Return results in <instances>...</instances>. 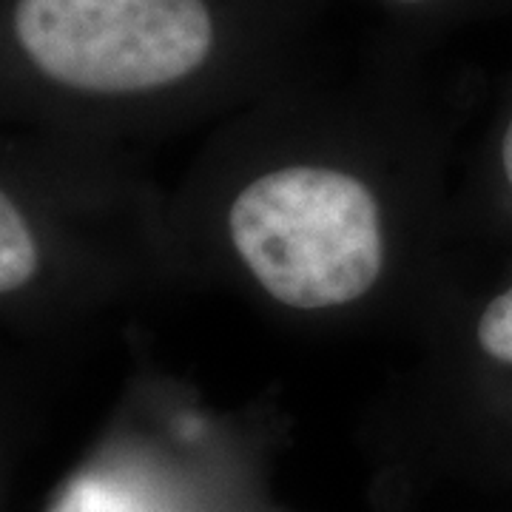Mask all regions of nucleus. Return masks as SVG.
I'll use <instances>...</instances> for the list:
<instances>
[{
  "mask_svg": "<svg viewBox=\"0 0 512 512\" xmlns=\"http://www.w3.org/2000/svg\"><path fill=\"white\" fill-rule=\"evenodd\" d=\"M49 512H157L143 495L109 476H80L60 493Z\"/></svg>",
  "mask_w": 512,
  "mask_h": 512,
  "instance_id": "20e7f679",
  "label": "nucleus"
},
{
  "mask_svg": "<svg viewBox=\"0 0 512 512\" xmlns=\"http://www.w3.org/2000/svg\"><path fill=\"white\" fill-rule=\"evenodd\" d=\"M231 239L256 282L299 311L339 308L382 274L379 205L356 177L293 165L242 188Z\"/></svg>",
  "mask_w": 512,
  "mask_h": 512,
  "instance_id": "f257e3e1",
  "label": "nucleus"
},
{
  "mask_svg": "<svg viewBox=\"0 0 512 512\" xmlns=\"http://www.w3.org/2000/svg\"><path fill=\"white\" fill-rule=\"evenodd\" d=\"M37 242L15 202L0 191V293L23 288L37 274Z\"/></svg>",
  "mask_w": 512,
  "mask_h": 512,
  "instance_id": "7ed1b4c3",
  "label": "nucleus"
},
{
  "mask_svg": "<svg viewBox=\"0 0 512 512\" xmlns=\"http://www.w3.org/2000/svg\"><path fill=\"white\" fill-rule=\"evenodd\" d=\"M15 35L55 83L134 94L197 72L214 23L202 0H18Z\"/></svg>",
  "mask_w": 512,
  "mask_h": 512,
  "instance_id": "f03ea898",
  "label": "nucleus"
},
{
  "mask_svg": "<svg viewBox=\"0 0 512 512\" xmlns=\"http://www.w3.org/2000/svg\"><path fill=\"white\" fill-rule=\"evenodd\" d=\"M478 345L498 362L512 365V291L495 296L478 319Z\"/></svg>",
  "mask_w": 512,
  "mask_h": 512,
  "instance_id": "39448f33",
  "label": "nucleus"
},
{
  "mask_svg": "<svg viewBox=\"0 0 512 512\" xmlns=\"http://www.w3.org/2000/svg\"><path fill=\"white\" fill-rule=\"evenodd\" d=\"M501 160H504V171H507V180L512 185V120L507 134H504V146H501Z\"/></svg>",
  "mask_w": 512,
  "mask_h": 512,
  "instance_id": "423d86ee",
  "label": "nucleus"
},
{
  "mask_svg": "<svg viewBox=\"0 0 512 512\" xmlns=\"http://www.w3.org/2000/svg\"><path fill=\"white\" fill-rule=\"evenodd\" d=\"M404 3H419V0H404Z\"/></svg>",
  "mask_w": 512,
  "mask_h": 512,
  "instance_id": "0eeeda50",
  "label": "nucleus"
}]
</instances>
